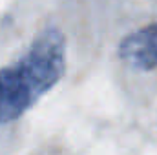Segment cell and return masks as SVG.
I'll use <instances>...</instances> for the list:
<instances>
[{
  "mask_svg": "<svg viewBox=\"0 0 157 155\" xmlns=\"http://www.w3.org/2000/svg\"><path fill=\"white\" fill-rule=\"evenodd\" d=\"M66 71V39L44 29L28 53L11 66L0 68V124L13 122L31 110Z\"/></svg>",
  "mask_w": 157,
  "mask_h": 155,
  "instance_id": "obj_1",
  "label": "cell"
},
{
  "mask_svg": "<svg viewBox=\"0 0 157 155\" xmlns=\"http://www.w3.org/2000/svg\"><path fill=\"white\" fill-rule=\"evenodd\" d=\"M119 57L132 68L150 71L157 68V22L148 24L130 35L119 46Z\"/></svg>",
  "mask_w": 157,
  "mask_h": 155,
  "instance_id": "obj_2",
  "label": "cell"
}]
</instances>
